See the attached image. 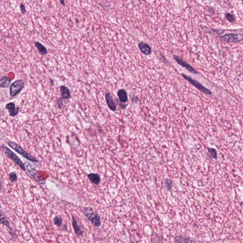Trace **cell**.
I'll return each instance as SVG.
<instances>
[{"label":"cell","instance_id":"16","mask_svg":"<svg viewBox=\"0 0 243 243\" xmlns=\"http://www.w3.org/2000/svg\"><path fill=\"white\" fill-rule=\"evenodd\" d=\"M11 79L7 76H4L0 79V88H7L10 86Z\"/></svg>","mask_w":243,"mask_h":243},{"label":"cell","instance_id":"14","mask_svg":"<svg viewBox=\"0 0 243 243\" xmlns=\"http://www.w3.org/2000/svg\"><path fill=\"white\" fill-rule=\"evenodd\" d=\"M60 89L62 98L66 100H69L71 98V94L68 88L64 86H61L60 87Z\"/></svg>","mask_w":243,"mask_h":243},{"label":"cell","instance_id":"2","mask_svg":"<svg viewBox=\"0 0 243 243\" xmlns=\"http://www.w3.org/2000/svg\"><path fill=\"white\" fill-rule=\"evenodd\" d=\"M83 213L88 218V220L96 227H98L101 226V220L97 213L94 211L91 208H84Z\"/></svg>","mask_w":243,"mask_h":243},{"label":"cell","instance_id":"25","mask_svg":"<svg viewBox=\"0 0 243 243\" xmlns=\"http://www.w3.org/2000/svg\"><path fill=\"white\" fill-rule=\"evenodd\" d=\"M117 104L120 106V107L123 109H125L126 107H127V105L124 104V103L121 102L119 99L116 98L115 99Z\"/></svg>","mask_w":243,"mask_h":243},{"label":"cell","instance_id":"17","mask_svg":"<svg viewBox=\"0 0 243 243\" xmlns=\"http://www.w3.org/2000/svg\"><path fill=\"white\" fill-rule=\"evenodd\" d=\"M35 46L38 50L39 54L42 55H46L48 54V51L45 47L42 44L39 43V42H36L35 43Z\"/></svg>","mask_w":243,"mask_h":243},{"label":"cell","instance_id":"4","mask_svg":"<svg viewBox=\"0 0 243 243\" xmlns=\"http://www.w3.org/2000/svg\"><path fill=\"white\" fill-rule=\"evenodd\" d=\"M25 85V82L23 79H18L15 81L10 86V95L11 97H16L22 91Z\"/></svg>","mask_w":243,"mask_h":243},{"label":"cell","instance_id":"26","mask_svg":"<svg viewBox=\"0 0 243 243\" xmlns=\"http://www.w3.org/2000/svg\"><path fill=\"white\" fill-rule=\"evenodd\" d=\"M20 11H21V13L23 14H26V8H25V6L24 4H21L20 5Z\"/></svg>","mask_w":243,"mask_h":243},{"label":"cell","instance_id":"18","mask_svg":"<svg viewBox=\"0 0 243 243\" xmlns=\"http://www.w3.org/2000/svg\"><path fill=\"white\" fill-rule=\"evenodd\" d=\"M27 169L29 172L30 173V175L36 180V171L33 166L31 165L29 162H27Z\"/></svg>","mask_w":243,"mask_h":243},{"label":"cell","instance_id":"23","mask_svg":"<svg viewBox=\"0 0 243 243\" xmlns=\"http://www.w3.org/2000/svg\"><path fill=\"white\" fill-rule=\"evenodd\" d=\"M225 18L228 21L230 22V23H233L234 22L235 18L233 15L229 14V13H227L225 14Z\"/></svg>","mask_w":243,"mask_h":243},{"label":"cell","instance_id":"21","mask_svg":"<svg viewBox=\"0 0 243 243\" xmlns=\"http://www.w3.org/2000/svg\"><path fill=\"white\" fill-rule=\"evenodd\" d=\"M9 180H10L11 182H16L17 181V179H18V176H17V174L15 172H11V173L10 174L9 176Z\"/></svg>","mask_w":243,"mask_h":243},{"label":"cell","instance_id":"20","mask_svg":"<svg viewBox=\"0 0 243 243\" xmlns=\"http://www.w3.org/2000/svg\"><path fill=\"white\" fill-rule=\"evenodd\" d=\"M53 221H54V224L55 225L60 227V226H61L62 225L63 220H62V218L61 217L56 216L54 217Z\"/></svg>","mask_w":243,"mask_h":243},{"label":"cell","instance_id":"6","mask_svg":"<svg viewBox=\"0 0 243 243\" xmlns=\"http://www.w3.org/2000/svg\"><path fill=\"white\" fill-rule=\"evenodd\" d=\"M222 40L227 43H235L241 42L243 39L242 35L238 34H228L220 37Z\"/></svg>","mask_w":243,"mask_h":243},{"label":"cell","instance_id":"10","mask_svg":"<svg viewBox=\"0 0 243 243\" xmlns=\"http://www.w3.org/2000/svg\"><path fill=\"white\" fill-rule=\"evenodd\" d=\"M106 102L107 103V106L113 112L116 111V106L115 103L113 99V96H112L110 93H107L105 95Z\"/></svg>","mask_w":243,"mask_h":243},{"label":"cell","instance_id":"5","mask_svg":"<svg viewBox=\"0 0 243 243\" xmlns=\"http://www.w3.org/2000/svg\"><path fill=\"white\" fill-rule=\"evenodd\" d=\"M181 75L186 80L189 81L191 85H192L194 87H195L196 88L199 90L200 92H201L202 93L205 94H207V95H211V94H212V92L211 90H209V89L205 88L198 81L194 80L191 77H189V76L186 75L182 73Z\"/></svg>","mask_w":243,"mask_h":243},{"label":"cell","instance_id":"9","mask_svg":"<svg viewBox=\"0 0 243 243\" xmlns=\"http://www.w3.org/2000/svg\"><path fill=\"white\" fill-rule=\"evenodd\" d=\"M5 108L8 110L10 116L11 117H15L19 113V108L16 107L14 102L8 103L6 105Z\"/></svg>","mask_w":243,"mask_h":243},{"label":"cell","instance_id":"27","mask_svg":"<svg viewBox=\"0 0 243 243\" xmlns=\"http://www.w3.org/2000/svg\"><path fill=\"white\" fill-rule=\"evenodd\" d=\"M60 4L62 6L65 5V0H60Z\"/></svg>","mask_w":243,"mask_h":243},{"label":"cell","instance_id":"28","mask_svg":"<svg viewBox=\"0 0 243 243\" xmlns=\"http://www.w3.org/2000/svg\"><path fill=\"white\" fill-rule=\"evenodd\" d=\"M2 189V184L1 179L0 177V193L1 192Z\"/></svg>","mask_w":243,"mask_h":243},{"label":"cell","instance_id":"8","mask_svg":"<svg viewBox=\"0 0 243 243\" xmlns=\"http://www.w3.org/2000/svg\"><path fill=\"white\" fill-rule=\"evenodd\" d=\"M0 224H2L8 227L10 230V233L12 236H14L15 233L10 225L9 221L7 219L4 212L2 211L1 209V206H0Z\"/></svg>","mask_w":243,"mask_h":243},{"label":"cell","instance_id":"29","mask_svg":"<svg viewBox=\"0 0 243 243\" xmlns=\"http://www.w3.org/2000/svg\"><path fill=\"white\" fill-rule=\"evenodd\" d=\"M50 80H51V83H52V85H53V80H52V79H50Z\"/></svg>","mask_w":243,"mask_h":243},{"label":"cell","instance_id":"1","mask_svg":"<svg viewBox=\"0 0 243 243\" xmlns=\"http://www.w3.org/2000/svg\"><path fill=\"white\" fill-rule=\"evenodd\" d=\"M7 144L9 146L13 149V150L16 151L17 153L20 154L24 158L27 160H29L31 162L37 163L38 162V160L35 158L34 156H33L32 154L29 153L28 152L25 151L20 145L16 143V142H13V141H9L7 142Z\"/></svg>","mask_w":243,"mask_h":243},{"label":"cell","instance_id":"12","mask_svg":"<svg viewBox=\"0 0 243 243\" xmlns=\"http://www.w3.org/2000/svg\"><path fill=\"white\" fill-rule=\"evenodd\" d=\"M139 48L141 52L145 55H149L152 53L151 48L147 43L141 42L139 44Z\"/></svg>","mask_w":243,"mask_h":243},{"label":"cell","instance_id":"22","mask_svg":"<svg viewBox=\"0 0 243 243\" xmlns=\"http://www.w3.org/2000/svg\"><path fill=\"white\" fill-rule=\"evenodd\" d=\"M173 184H174V182L171 180L169 179H165V185L167 189H168V190H171V189L172 188V186H173Z\"/></svg>","mask_w":243,"mask_h":243},{"label":"cell","instance_id":"19","mask_svg":"<svg viewBox=\"0 0 243 243\" xmlns=\"http://www.w3.org/2000/svg\"><path fill=\"white\" fill-rule=\"evenodd\" d=\"M208 153L210 154L211 156L213 158V159H216L217 160V150L214 148H208Z\"/></svg>","mask_w":243,"mask_h":243},{"label":"cell","instance_id":"15","mask_svg":"<svg viewBox=\"0 0 243 243\" xmlns=\"http://www.w3.org/2000/svg\"><path fill=\"white\" fill-rule=\"evenodd\" d=\"M88 177L90 181L94 184L98 185L101 181V178L98 174H88Z\"/></svg>","mask_w":243,"mask_h":243},{"label":"cell","instance_id":"13","mask_svg":"<svg viewBox=\"0 0 243 243\" xmlns=\"http://www.w3.org/2000/svg\"><path fill=\"white\" fill-rule=\"evenodd\" d=\"M117 96L119 97V99L121 102H127L128 100V96H127V92L125 89H121L118 90L117 92Z\"/></svg>","mask_w":243,"mask_h":243},{"label":"cell","instance_id":"11","mask_svg":"<svg viewBox=\"0 0 243 243\" xmlns=\"http://www.w3.org/2000/svg\"><path fill=\"white\" fill-rule=\"evenodd\" d=\"M72 225L73 226L75 234L79 236L83 235L84 233L83 230L81 226L78 224L75 217L74 216H72Z\"/></svg>","mask_w":243,"mask_h":243},{"label":"cell","instance_id":"24","mask_svg":"<svg viewBox=\"0 0 243 243\" xmlns=\"http://www.w3.org/2000/svg\"><path fill=\"white\" fill-rule=\"evenodd\" d=\"M64 98H62V97H60V98H58L57 99V104L58 106H59V107L60 108H62V107H63V106H64Z\"/></svg>","mask_w":243,"mask_h":243},{"label":"cell","instance_id":"3","mask_svg":"<svg viewBox=\"0 0 243 243\" xmlns=\"http://www.w3.org/2000/svg\"><path fill=\"white\" fill-rule=\"evenodd\" d=\"M1 148L2 149V152L5 154V155L11 161H13L23 171H26V169L25 165L16 154H15L13 151H11L10 149L5 146L2 145V146Z\"/></svg>","mask_w":243,"mask_h":243},{"label":"cell","instance_id":"7","mask_svg":"<svg viewBox=\"0 0 243 243\" xmlns=\"http://www.w3.org/2000/svg\"><path fill=\"white\" fill-rule=\"evenodd\" d=\"M174 57L176 61L178 63V64L181 66L182 67L185 68L188 71H189L190 73L194 74H198V72L195 69L192 67L186 61H185L183 60L180 59V57L176 55H174Z\"/></svg>","mask_w":243,"mask_h":243}]
</instances>
